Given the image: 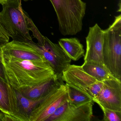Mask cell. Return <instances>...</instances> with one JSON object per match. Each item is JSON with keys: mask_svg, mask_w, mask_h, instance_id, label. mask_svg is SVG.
I'll list each match as a JSON object with an SVG mask.
<instances>
[{"mask_svg": "<svg viewBox=\"0 0 121 121\" xmlns=\"http://www.w3.org/2000/svg\"><path fill=\"white\" fill-rule=\"evenodd\" d=\"M7 82L17 91L42 83L56 75L47 62L22 60L2 54Z\"/></svg>", "mask_w": 121, "mask_h": 121, "instance_id": "obj_1", "label": "cell"}, {"mask_svg": "<svg viewBox=\"0 0 121 121\" xmlns=\"http://www.w3.org/2000/svg\"><path fill=\"white\" fill-rule=\"evenodd\" d=\"M57 16L59 29L63 36L76 35L82 30L86 4L82 0H49Z\"/></svg>", "mask_w": 121, "mask_h": 121, "instance_id": "obj_2", "label": "cell"}, {"mask_svg": "<svg viewBox=\"0 0 121 121\" xmlns=\"http://www.w3.org/2000/svg\"><path fill=\"white\" fill-rule=\"evenodd\" d=\"M22 0H8L2 5L0 22L13 40L29 43L32 41L30 34L27 17L22 9Z\"/></svg>", "mask_w": 121, "mask_h": 121, "instance_id": "obj_3", "label": "cell"}, {"mask_svg": "<svg viewBox=\"0 0 121 121\" xmlns=\"http://www.w3.org/2000/svg\"><path fill=\"white\" fill-rule=\"evenodd\" d=\"M103 63L115 78L121 79V15L104 30L103 48Z\"/></svg>", "mask_w": 121, "mask_h": 121, "instance_id": "obj_4", "label": "cell"}, {"mask_svg": "<svg viewBox=\"0 0 121 121\" xmlns=\"http://www.w3.org/2000/svg\"><path fill=\"white\" fill-rule=\"evenodd\" d=\"M28 43L44 57L55 74L58 78H61L63 72L71 65V60L60 45L53 43L46 37L42 46L33 41Z\"/></svg>", "mask_w": 121, "mask_h": 121, "instance_id": "obj_5", "label": "cell"}, {"mask_svg": "<svg viewBox=\"0 0 121 121\" xmlns=\"http://www.w3.org/2000/svg\"><path fill=\"white\" fill-rule=\"evenodd\" d=\"M68 100L65 84L53 90L32 111L29 121H46L57 108Z\"/></svg>", "mask_w": 121, "mask_h": 121, "instance_id": "obj_6", "label": "cell"}, {"mask_svg": "<svg viewBox=\"0 0 121 121\" xmlns=\"http://www.w3.org/2000/svg\"><path fill=\"white\" fill-rule=\"evenodd\" d=\"M93 101L76 107L68 100L59 107L46 121H90L93 117Z\"/></svg>", "mask_w": 121, "mask_h": 121, "instance_id": "obj_7", "label": "cell"}, {"mask_svg": "<svg viewBox=\"0 0 121 121\" xmlns=\"http://www.w3.org/2000/svg\"><path fill=\"white\" fill-rule=\"evenodd\" d=\"M103 81L101 91L93 100L99 106L121 112V81L108 80Z\"/></svg>", "mask_w": 121, "mask_h": 121, "instance_id": "obj_8", "label": "cell"}, {"mask_svg": "<svg viewBox=\"0 0 121 121\" xmlns=\"http://www.w3.org/2000/svg\"><path fill=\"white\" fill-rule=\"evenodd\" d=\"M104 34V30L97 24L89 28L86 38V48L84 61L104 64L102 56Z\"/></svg>", "mask_w": 121, "mask_h": 121, "instance_id": "obj_9", "label": "cell"}, {"mask_svg": "<svg viewBox=\"0 0 121 121\" xmlns=\"http://www.w3.org/2000/svg\"><path fill=\"white\" fill-rule=\"evenodd\" d=\"M61 79L65 84L81 91L90 97V88L98 81L86 73L82 66L75 65H70L63 72Z\"/></svg>", "mask_w": 121, "mask_h": 121, "instance_id": "obj_10", "label": "cell"}, {"mask_svg": "<svg viewBox=\"0 0 121 121\" xmlns=\"http://www.w3.org/2000/svg\"><path fill=\"white\" fill-rule=\"evenodd\" d=\"M2 50L3 55L5 56L22 60L47 62L44 57L28 43L13 40L2 46Z\"/></svg>", "mask_w": 121, "mask_h": 121, "instance_id": "obj_11", "label": "cell"}, {"mask_svg": "<svg viewBox=\"0 0 121 121\" xmlns=\"http://www.w3.org/2000/svg\"><path fill=\"white\" fill-rule=\"evenodd\" d=\"M0 108L1 112L12 115L19 121H27L20 114L17 105L16 90L0 77Z\"/></svg>", "mask_w": 121, "mask_h": 121, "instance_id": "obj_12", "label": "cell"}, {"mask_svg": "<svg viewBox=\"0 0 121 121\" xmlns=\"http://www.w3.org/2000/svg\"><path fill=\"white\" fill-rule=\"evenodd\" d=\"M63 81L61 78H59L55 75L42 83L25 88L20 92L23 96L28 99H38L58 87L64 83Z\"/></svg>", "mask_w": 121, "mask_h": 121, "instance_id": "obj_13", "label": "cell"}, {"mask_svg": "<svg viewBox=\"0 0 121 121\" xmlns=\"http://www.w3.org/2000/svg\"><path fill=\"white\" fill-rule=\"evenodd\" d=\"M58 44L69 57L73 61H77L85 55L82 44L76 38L60 39Z\"/></svg>", "mask_w": 121, "mask_h": 121, "instance_id": "obj_14", "label": "cell"}, {"mask_svg": "<svg viewBox=\"0 0 121 121\" xmlns=\"http://www.w3.org/2000/svg\"><path fill=\"white\" fill-rule=\"evenodd\" d=\"M81 66L86 73L98 81L118 80L104 64L92 61H84Z\"/></svg>", "mask_w": 121, "mask_h": 121, "instance_id": "obj_15", "label": "cell"}, {"mask_svg": "<svg viewBox=\"0 0 121 121\" xmlns=\"http://www.w3.org/2000/svg\"><path fill=\"white\" fill-rule=\"evenodd\" d=\"M16 91L17 105L19 109L20 112L27 120V121H29V117L32 111L35 108V107L43 100L47 96L52 92V91L46 96L38 99L32 100L26 98L23 96L19 91Z\"/></svg>", "mask_w": 121, "mask_h": 121, "instance_id": "obj_16", "label": "cell"}, {"mask_svg": "<svg viewBox=\"0 0 121 121\" xmlns=\"http://www.w3.org/2000/svg\"><path fill=\"white\" fill-rule=\"evenodd\" d=\"M65 84L67 89L68 101L72 105L78 107L93 101V98L86 93L69 85Z\"/></svg>", "mask_w": 121, "mask_h": 121, "instance_id": "obj_17", "label": "cell"}, {"mask_svg": "<svg viewBox=\"0 0 121 121\" xmlns=\"http://www.w3.org/2000/svg\"><path fill=\"white\" fill-rule=\"evenodd\" d=\"M104 114L103 120L105 121H121V112L115 111L99 106Z\"/></svg>", "mask_w": 121, "mask_h": 121, "instance_id": "obj_18", "label": "cell"}, {"mask_svg": "<svg viewBox=\"0 0 121 121\" xmlns=\"http://www.w3.org/2000/svg\"><path fill=\"white\" fill-rule=\"evenodd\" d=\"M27 20L30 31H31L32 32L34 37L37 39L38 41L37 44L40 46H42L44 43L45 36H43L40 33L29 16L27 17Z\"/></svg>", "mask_w": 121, "mask_h": 121, "instance_id": "obj_19", "label": "cell"}, {"mask_svg": "<svg viewBox=\"0 0 121 121\" xmlns=\"http://www.w3.org/2000/svg\"><path fill=\"white\" fill-rule=\"evenodd\" d=\"M103 86V81H97L91 86L90 89V95L93 98H95L101 91Z\"/></svg>", "mask_w": 121, "mask_h": 121, "instance_id": "obj_20", "label": "cell"}, {"mask_svg": "<svg viewBox=\"0 0 121 121\" xmlns=\"http://www.w3.org/2000/svg\"><path fill=\"white\" fill-rule=\"evenodd\" d=\"M10 37L0 22V46H3L9 42Z\"/></svg>", "mask_w": 121, "mask_h": 121, "instance_id": "obj_21", "label": "cell"}, {"mask_svg": "<svg viewBox=\"0 0 121 121\" xmlns=\"http://www.w3.org/2000/svg\"><path fill=\"white\" fill-rule=\"evenodd\" d=\"M2 46H0V77L3 80L7 81L3 64H2Z\"/></svg>", "mask_w": 121, "mask_h": 121, "instance_id": "obj_22", "label": "cell"}, {"mask_svg": "<svg viewBox=\"0 0 121 121\" xmlns=\"http://www.w3.org/2000/svg\"><path fill=\"white\" fill-rule=\"evenodd\" d=\"M18 120L14 116L12 115L4 113L3 121H17Z\"/></svg>", "mask_w": 121, "mask_h": 121, "instance_id": "obj_23", "label": "cell"}, {"mask_svg": "<svg viewBox=\"0 0 121 121\" xmlns=\"http://www.w3.org/2000/svg\"><path fill=\"white\" fill-rule=\"evenodd\" d=\"M4 117V113L0 112V121H3Z\"/></svg>", "mask_w": 121, "mask_h": 121, "instance_id": "obj_24", "label": "cell"}, {"mask_svg": "<svg viewBox=\"0 0 121 121\" xmlns=\"http://www.w3.org/2000/svg\"><path fill=\"white\" fill-rule=\"evenodd\" d=\"M7 1L8 0H0V4L2 5L5 4Z\"/></svg>", "mask_w": 121, "mask_h": 121, "instance_id": "obj_25", "label": "cell"}, {"mask_svg": "<svg viewBox=\"0 0 121 121\" xmlns=\"http://www.w3.org/2000/svg\"><path fill=\"white\" fill-rule=\"evenodd\" d=\"M25 2H27V1H29V0H23Z\"/></svg>", "mask_w": 121, "mask_h": 121, "instance_id": "obj_26", "label": "cell"}, {"mask_svg": "<svg viewBox=\"0 0 121 121\" xmlns=\"http://www.w3.org/2000/svg\"><path fill=\"white\" fill-rule=\"evenodd\" d=\"M0 111H1V109H0Z\"/></svg>", "mask_w": 121, "mask_h": 121, "instance_id": "obj_27", "label": "cell"}]
</instances>
